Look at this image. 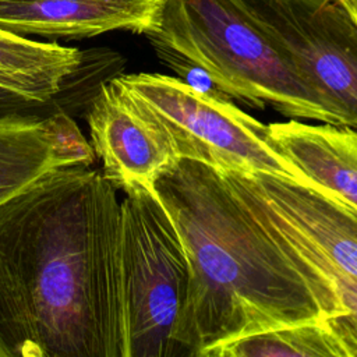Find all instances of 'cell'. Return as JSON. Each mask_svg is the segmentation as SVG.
<instances>
[{
	"instance_id": "12",
	"label": "cell",
	"mask_w": 357,
	"mask_h": 357,
	"mask_svg": "<svg viewBox=\"0 0 357 357\" xmlns=\"http://www.w3.org/2000/svg\"><path fill=\"white\" fill-rule=\"evenodd\" d=\"M39 121H0V202L56 167Z\"/></svg>"
},
{
	"instance_id": "15",
	"label": "cell",
	"mask_w": 357,
	"mask_h": 357,
	"mask_svg": "<svg viewBox=\"0 0 357 357\" xmlns=\"http://www.w3.org/2000/svg\"><path fill=\"white\" fill-rule=\"evenodd\" d=\"M317 265L331 283L343 308V314L325 321L344 357H357V279L336 269L324 255L318 257Z\"/></svg>"
},
{
	"instance_id": "8",
	"label": "cell",
	"mask_w": 357,
	"mask_h": 357,
	"mask_svg": "<svg viewBox=\"0 0 357 357\" xmlns=\"http://www.w3.org/2000/svg\"><path fill=\"white\" fill-rule=\"evenodd\" d=\"M162 0H0V28L13 33L79 39L110 31L146 33Z\"/></svg>"
},
{
	"instance_id": "10",
	"label": "cell",
	"mask_w": 357,
	"mask_h": 357,
	"mask_svg": "<svg viewBox=\"0 0 357 357\" xmlns=\"http://www.w3.org/2000/svg\"><path fill=\"white\" fill-rule=\"evenodd\" d=\"M268 138L291 165L357 211V131L297 120L268 124Z\"/></svg>"
},
{
	"instance_id": "2",
	"label": "cell",
	"mask_w": 357,
	"mask_h": 357,
	"mask_svg": "<svg viewBox=\"0 0 357 357\" xmlns=\"http://www.w3.org/2000/svg\"><path fill=\"white\" fill-rule=\"evenodd\" d=\"M155 191L188 262L176 333L178 357H205L245 336L326 319L297 268L216 169L183 158L158 178Z\"/></svg>"
},
{
	"instance_id": "14",
	"label": "cell",
	"mask_w": 357,
	"mask_h": 357,
	"mask_svg": "<svg viewBox=\"0 0 357 357\" xmlns=\"http://www.w3.org/2000/svg\"><path fill=\"white\" fill-rule=\"evenodd\" d=\"M39 126L50 146L56 167H88L95 162L96 153L92 144L67 112L54 109L40 119Z\"/></svg>"
},
{
	"instance_id": "13",
	"label": "cell",
	"mask_w": 357,
	"mask_h": 357,
	"mask_svg": "<svg viewBox=\"0 0 357 357\" xmlns=\"http://www.w3.org/2000/svg\"><path fill=\"white\" fill-rule=\"evenodd\" d=\"M344 357L325 319L245 336L215 347L205 357Z\"/></svg>"
},
{
	"instance_id": "16",
	"label": "cell",
	"mask_w": 357,
	"mask_h": 357,
	"mask_svg": "<svg viewBox=\"0 0 357 357\" xmlns=\"http://www.w3.org/2000/svg\"><path fill=\"white\" fill-rule=\"evenodd\" d=\"M158 57L162 63H165L169 68H172L177 78L183 81L185 85L192 88L194 91L219 99V100H230L231 98L213 81V78L205 71L201 66L184 57L183 54L165 47L155 45L153 46Z\"/></svg>"
},
{
	"instance_id": "3",
	"label": "cell",
	"mask_w": 357,
	"mask_h": 357,
	"mask_svg": "<svg viewBox=\"0 0 357 357\" xmlns=\"http://www.w3.org/2000/svg\"><path fill=\"white\" fill-rule=\"evenodd\" d=\"M151 45L201 66L231 98L328 124L335 119L236 0H162Z\"/></svg>"
},
{
	"instance_id": "17",
	"label": "cell",
	"mask_w": 357,
	"mask_h": 357,
	"mask_svg": "<svg viewBox=\"0 0 357 357\" xmlns=\"http://www.w3.org/2000/svg\"><path fill=\"white\" fill-rule=\"evenodd\" d=\"M344 8L350 13L353 20L357 22V0H339Z\"/></svg>"
},
{
	"instance_id": "7",
	"label": "cell",
	"mask_w": 357,
	"mask_h": 357,
	"mask_svg": "<svg viewBox=\"0 0 357 357\" xmlns=\"http://www.w3.org/2000/svg\"><path fill=\"white\" fill-rule=\"evenodd\" d=\"M86 121L102 173L117 190H155L158 178L181 159L160 117L114 77L99 84Z\"/></svg>"
},
{
	"instance_id": "9",
	"label": "cell",
	"mask_w": 357,
	"mask_h": 357,
	"mask_svg": "<svg viewBox=\"0 0 357 357\" xmlns=\"http://www.w3.org/2000/svg\"><path fill=\"white\" fill-rule=\"evenodd\" d=\"M343 273L357 279V211L342 199L264 173L244 174Z\"/></svg>"
},
{
	"instance_id": "5",
	"label": "cell",
	"mask_w": 357,
	"mask_h": 357,
	"mask_svg": "<svg viewBox=\"0 0 357 357\" xmlns=\"http://www.w3.org/2000/svg\"><path fill=\"white\" fill-rule=\"evenodd\" d=\"M114 79L160 117L181 159L199 160L225 172L275 176L340 199L279 153L268 138V126L231 100L202 95L165 74H117Z\"/></svg>"
},
{
	"instance_id": "4",
	"label": "cell",
	"mask_w": 357,
	"mask_h": 357,
	"mask_svg": "<svg viewBox=\"0 0 357 357\" xmlns=\"http://www.w3.org/2000/svg\"><path fill=\"white\" fill-rule=\"evenodd\" d=\"M120 201V290L126 357H178L176 333L188 262L155 190L134 187Z\"/></svg>"
},
{
	"instance_id": "1",
	"label": "cell",
	"mask_w": 357,
	"mask_h": 357,
	"mask_svg": "<svg viewBox=\"0 0 357 357\" xmlns=\"http://www.w3.org/2000/svg\"><path fill=\"white\" fill-rule=\"evenodd\" d=\"M117 188L54 167L0 202V357H126Z\"/></svg>"
},
{
	"instance_id": "11",
	"label": "cell",
	"mask_w": 357,
	"mask_h": 357,
	"mask_svg": "<svg viewBox=\"0 0 357 357\" xmlns=\"http://www.w3.org/2000/svg\"><path fill=\"white\" fill-rule=\"evenodd\" d=\"M85 64V53L39 42L0 28V88L26 99L53 103Z\"/></svg>"
},
{
	"instance_id": "6",
	"label": "cell",
	"mask_w": 357,
	"mask_h": 357,
	"mask_svg": "<svg viewBox=\"0 0 357 357\" xmlns=\"http://www.w3.org/2000/svg\"><path fill=\"white\" fill-rule=\"evenodd\" d=\"M318 96L357 128V22L339 0H236Z\"/></svg>"
}]
</instances>
